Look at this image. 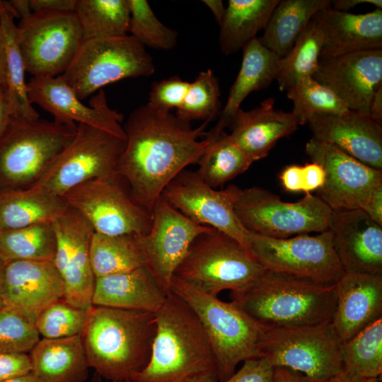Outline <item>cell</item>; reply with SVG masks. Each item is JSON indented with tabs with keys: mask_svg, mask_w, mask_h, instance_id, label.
<instances>
[{
	"mask_svg": "<svg viewBox=\"0 0 382 382\" xmlns=\"http://www.w3.org/2000/svg\"><path fill=\"white\" fill-rule=\"evenodd\" d=\"M369 117L382 124V83L376 88L369 107Z\"/></svg>",
	"mask_w": 382,
	"mask_h": 382,
	"instance_id": "cell-53",
	"label": "cell"
},
{
	"mask_svg": "<svg viewBox=\"0 0 382 382\" xmlns=\"http://www.w3.org/2000/svg\"><path fill=\"white\" fill-rule=\"evenodd\" d=\"M16 14L8 1L0 0V32L4 55V88L12 117L25 120L40 118L30 103L25 80V69L19 45L18 31L14 18Z\"/></svg>",
	"mask_w": 382,
	"mask_h": 382,
	"instance_id": "cell-30",
	"label": "cell"
},
{
	"mask_svg": "<svg viewBox=\"0 0 382 382\" xmlns=\"http://www.w3.org/2000/svg\"><path fill=\"white\" fill-rule=\"evenodd\" d=\"M66 207L62 197L33 187L0 191V231L52 221Z\"/></svg>",
	"mask_w": 382,
	"mask_h": 382,
	"instance_id": "cell-31",
	"label": "cell"
},
{
	"mask_svg": "<svg viewBox=\"0 0 382 382\" xmlns=\"http://www.w3.org/2000/svg\"><path fill=\"white\" fill-rule=\"evenodd\" d=\"M62 198L96 233L144 235L151 229V214L134 201L118 175L88 180L69 190Z\"/></svg>",
	"mask_w": 382,
	"mask_h": 382,
	"instance_id": "cell-14",
	"label": "cell"
},
{
	"mask_svg": "<svg viewBox=\"0 0 382 382\" xmlns=\"http://www.w3.org/2000/svg\"><path fill=\"white\" fill-rule=\"evenodd\" d=\"M230 125L231 138L255 161L266 157L280 139L300 125L291 112L275 109L274 98H269L253 110L240 108Z\"/></svg>",
	"mask_w": 382,
	"mask_h": 382,
	"instance_id": "cell-26",
	"label": "cell"
},
{
	"mask_svg": "<svg viewBox=\"0 0 382 382\" xmlns=\"http://www.w3.org/2000/svg\"><path fill=\"white\" fill-rule=\"evenodd\" d=\"M74 13L83 40L129 33L128 0H76Z\"/></svg>",
	"mask_w": 382,
	"mask_h": 382,
	"instance_id": "cell-37",
	"label": "cell"
},
{
	"mask_svg": "<svg viewBox=\"0 0 382 382\" xmlns=\"http://www.w3.org/2000/svg\"><path fill=\"white\" fill-rule=\"evenodd\" d=\"M343 369L361 378H380L382 374V318L349 340L342 342Z\"/></svg>",
	"mask_w": 382,
	"mask_h": 382,
	"instance_id": "cell-39",
	"label": "cell"
},
{
	"mask_svg": "<svg viewBox=\"0 0 382 382\" xmlns=\"http://www.w3.org/2000/svg\"><path fill=\"white\" fill-rule=\"evenodd\" d=\"M272 382H318L303 374L284 367L274 368Z\"/></svg>",
	"mask_w": 382,
	"mask_h": 382,
	"instance_id": "cell-51",
	"label": "cell"
},
{
	"mask_svg": "<svg viewBox=\"0 0 382 382\" xmlns=\"http://www.w3.org/2000/svg\"><path fill=\"white\" fill-rule=\"evenodd\" d=\"M39 340L34 323L8 307H0L1 352L26 353Z\"/></svg>",
	"mask_w": 382,
	"mask_h": 382,
	"instance_id": "cell-44",
	"label": "cell"
},
{
	"mask_svg": "<svg viewBox=\"0 0 382 382\" xmlns=\"http://www.w3.org/2000/svg\"><path fill=\"white\" fill-rule=\"evenodd\" d=\"M313 137L338 147L360 162L382 170V124L349 110L342 115H318L308 122Z\"/></svg>",
	"mask_w": 382,
	"mask_h": 382,
	"instance_id": "cell-23",
	"label": "cell"
},
{
	"mask_svg": "<svg viewBox=\"0 0 382 382\" xmlns=\"http://www.w3.org/2000/svg\"><path fill=\"white\" fill-rule=\"evenodd\" d=\"M126 382H130V381H126ZM202 382H215V381H202Z\"/></svg>",
	"mask_w": 382,
	"mask_h": 382,
	"instance_id": "cell-63",
	"label": "cell"
},
{
	"mask_svg": "<svg viewBox=\"0 0 382 382\" xmlns=\"http://www.w3.org/2000/svg\"><path fill=\"white\" fill-rule=\"evenodd\" d=\"M155 315L156 331L149 361L129 381H218L212 348L192 308L170 289Z\"/></svg>",
	"mask_w": 382,
	"mask_h": 382,
	"instance_id": "cell-2",
	"label": "cell"
},
{
	"mask_svg": "<svg viewBox=\"0 0 382 382\" xmlns=\"http://www.w3.org/2000/svg\"><path fill=\"white\" fill-rule=\"evenodd\" d=\"M76 0H30L33 12L74 11Z\"/></svg>",
	"mask_w": 382,
	"mask_h": 382,
	"instance_id": "cell-50",
	"label": "cell"
},
{
	"mask_svg": "<svg viewBox=\"0 0 382 382\" xmlns=\"http://www.w3.org/2000/svg\"><path fill=\"white\" fill-rule=\"evenodd\" d=\"M313 78L332 91L349 110L369 116L374 93L382 83V49L320 59Z\"/></svg>",
	"mask_w": 382,
	"mask_h": 382,
	"instance_id": "cell-20",
	"label": "cell"
},
{
	"mask_svg": "<svg viewBox=\"0 0 382 382\" xmlns=\"http://www.w3.org/2000/svg\"><path fill=\"white\" fill-rule=\"evenodd\" d=\"M8 3L20 20L28 18L33 13L30 0H11Z\"/></svg>",
	"mask_w": 382,
	"mask_h": 382,
	"instance_id": "cell-55",
	"label": "cell"
},
{
	"mask_svg": "<svg viewBox=\"0 0 382 382\" xmlns=\"http://www.w3.org/2000/svg\"><path fill=\"white\" fill-rule=\"evenodd\" d=\"M371 4L376 8L382 9L381 0H334L330 1L331 6L335 10L347 12L348 10L355 7L360 4Z\"/></svg>",
	"mask_w": 382,
	"mask_h": 382,
	"instance_id": "cell-54",
	"label": "cell"
},
{
	"mask_svg": "<svg viewBox=\"0 0 382 382\" xmlns=\"http://www.w3.org/2000/svg\"><path fill=\"white\" fill-rule=\"evenodd\" d=\"M234 210L248 231L274 238L325 231L332 212L317 195L287 202L259 187L239 188Z\"/></svg>",
	"mask_w": 382,
	"mask_h": 382,
	"instance_id": "cell-11",
	"label": "cell"
},
{
	"mask_svg": "<svg viewBox=\"0 0 382 382\" xmlns=\"http://www.w3.org/2000/svg\"><path fill=\"white\" fill-rule=\"evenodd\" d=\"M330 4L329 0H282L272 11L264 33L258 37L281 58L292 48L313 16Z\"/></svg>",
	"mask_w": 382,
	"mask_h": 382,
	"instance_id": "cell-32",
	"label": "cell"
},
{
	"mask_svg": "<svg viewBox=\"0 0 382 382\" xmlns=\"http://www.w3.org/2000/svg\"><path fill=\"white\" fill-rule=\"evenodd\" d=\"M56 237L52 221L0 231V258L5 262L16 260L52 262Z\"/></svg>",
	"mask_w": 382,
	"mask_h": 382,
	"instance_id": "cell-38",
	"label": "cell"
},
{
	"mask_svg": "<svg viewBox=\"0 0 382 382\" xmlns=\"http://www.w3.org/2000/svg\"><path fill=\"white\" fill-rule=\"evenodd\" d=\"M238 190L232 185L216 190L205 183L196 171L185 169L166 186L161 196L191 221L213 228L246 248L250 231L243 226L234 210Z\"/></svg>",
	"mask_w": 382,
	"mask_h": 382,
	"instance_id": "cell-15",
	"label": "cell"
},
{
	"mask_svg": "<svg viewBox=\"0 0 382 382\" xmlns=\"http://www.w3.org/2000/svg\"><path fill=\"white\" fill-rule=\"evenodd\" d=\"M335 290L331 323L341 342L382 318V275L345 274Z\"/></svg>",
	"mask_w": 382,
	"mask_h": 382,
	"instance_id": "cell-24",
	"label": "cell"
},
{
	"mask_svg": "<svg viewBox=\"0 0 382 382\" xmlns=\"http://www.w3.org/2000/svg\"><path fill=\"white\" fill-rule=\"evenodd\" d=\"M265 270L241 244L213 229L193 241L173 278L218 296L245 287Z\"/></svg>",
	"mask_w": 382,
	"mask_h": 382,
	"instance_id": "cell-7",
	"label": "cell"
},
{
	"mask_svg": "<svg viewBox=\"0 0 382 382\" xmlns=\"http://www.w3.org/2000/svg\"><path fill=\"white\" fill-rule=\"evenodd\" d=\"M12 119L11 110L4 86L0 84V136Z\"/></svg>",
	"mask_w": 382,
	"mask_h": 382,
	"instance_id": "cell-52",
	"label": "cell"
},
{
	"mask_svg": "<svg viewBox=\"0 0 382 382\" xmlns=\"http://www.w3.org/2000/svg\"><path fill=\"white\" fill-rule=\"evenodd\" d=\"M286 91L293 102L291 112L300 125L307 124L314 115H342L349 111L332 91L313 77L300 81Z\"/></svg>",
	"mask_w": 382,
	"mask_h": 382,
	"instance_id": "cell-40",
	"label": "cell"
},
{
	"mask_svg": "<svg viewBox=\"0 0 382 382\" xmlns=\"http://www.w3.org/2000/svg\"><path fill=\"white\" fill-rule=\"evenodd\" d=\"M361 382H381L380 378H363Z\"/></svg>",
	"mask_w": 382,
	"mask_h": 382,
	"instance_id": "cell-61",
	"label": "cell"
},
{
	"mask_svg": "<svg viewBox=\"0 0 382 382\" xmlns=\"http://www.w3.org/2000/svg\"><path fill=\"white\" fill-rule=\"evenodd\" d=\"M3 382H43L32 371L19 376L12 378Z\"/></svg>",
	"mask_w": 382,
	"mask_h": 382,
	"instance_id": "cell-58",
	"label": "cell"
},
{
	"mask_svg": "<svg viewBox=\"0 0 382 382\" xmlns=\"http://www.w3.org/2000/svg\"><path fill=\"white\" fill-rule=\"evenodd\" d=\"M5 74H4V45L1 34L0 32V84L4 86Z\"/></svg>",
	"mask_w": 382,
	"mask_h": 382,
	"instance_id": "cell-59",
	"label": "cell"
},
{
	"mask_svg": "<svg viewBox=\"0 0 382 382\" xmlns=\"http://www.w3.org/2000/svg\"><path fill=\"white\" fill-rule=\"evenodd\" d=\"M190 86L179 76H172L153 83L147 105L165 112L177 109L183 103Z\"/></svg>",
	"mask_w": 382,
	"mask_h": 382,
	"instance_id": "cell-46",
	"label": "cell"
},
{
	"mask_svg": "<svg viewBox=\"0 0 382 382\" xmlns=\"http://www.w3.org/2000/svg\"><path fill=\"white\" fill-rule=\"evenodd\" d=\"M364 378L343 369L342 371L323 382H361Z\"/></svg>",
	"mask_w": 382,
	"mask_h": 382,
	"instance_id": "cell-57",
	"label": "cell"
},
{
	"mask_svg": "<svg viewBox=\"0 0 382 382\" xmlns=\"http://www.w3.org/2000/svg\"><path fill=\"white\" fill-rule=\"evenodd\" d=\"M279 0H229L219 25L221 52L228 55L243 49L266 27Z\"/></svg>",
	"mask_w": 382,
	"mask_h": 382,
	"instance_id": "cell-33",
	"label": "cell"
},
{
	"mask_svg": "<svg viewBox=\"0 0 382 382\" xmlns=\"http://www.w3.org/2000/svg\"><path fill=\"white\" fill-rule=\"evenodd\" d=\"M52 224L56 237L52 262L63 282V299L75 307L88 311L93 306L96 281L89 254L95 231L81 214L68 205Z\"/></svg>",
	"mask_w": 382,
	"mask_h": 382,
	"instance_id": "cell-16",
	"label": "cell"
},
{
	"mask_svg": "<svg viewBox=\"0 0 382 382\" xmlns=\"http://www.w3.org/2000/svg\"><path fill=\"white\" fill-rule=\"evenodd\" d=\"M125 143V140L107 132L77 124L71 141L30 187L62 197L69 190L88 180L116 176L117 161Z\"/></svg>",
	"mask_w": 382,
	"mask_h": 382,
	"instance_id": "cell-10",
	"label": "cell"
},
{
	"mask_svg": "<svg viewBox=\"0 0 382 382\" xmlns=\"http://www.w3.org/2000/svg\"><path fill=\"white\" fill-rule=\"evenodd\" d=\"M155 72L152 57L130 35L83 40L61 74L80 100L118 81L148 77Z\"/></svg>",
	"mask_w": 382,
	"mask_h": 382,
	"instance_id": "cell-8",
	"label": "cell"
},
{
	"mask_svg": "<svg viewBox=\"0 0 382 382\" xmlns=\"http://www.w3.org/2000/svg\"><path fill=\"white\" fill-rule=\"evenodd\" d=\"M150 231L139 236L146 265L163 288L170 289L173 276L193 241L213 228L195 223L161 196L151 212Z\"/></svg>",
	"mask_w": 382,
	"mask_h": 382,
	"instance_id": "cell-18",
	"label": "cell"
},
{
	"mask_svg": "<svg viewBox=\"0 0 382 382\" xmlns=\"http://www.w3.org/2000/svg\"><path fill=\"white\" fill-rule=\"evenodd\" d=\"M323 40V29L313 16L290 51L280 59L276 78L280 91L313 77L318 68Z\"/></svg>",
	"mask_w": 382,
	"mask_h": 382,
	"instance_id": "cell-36",
	"label": "cell"
},
{
	"mask_svg": "<svg viewBox=\"0 0 382 382\" xmlns=\"http://www.w3.org/2000/svg\"><path fill=\"white\" fill-rule=\"evenodd\" d=\"M202 3L211 11L219 25L221 24L226 11L221 0H203Z\"/></svg>",
	"mask_w": 382,
	"mask_h": 382,
	"instance_id": "cell-56",
	"label": "cell"
},
{
	"mask_svg": "<svg viewBox=\"0 0 382 382\" xmlns=\"http://www.w3.org/2000/svg\"><path fill=\"white\" fill-rule=\"evenodd\" d=\"M32 372L43 382H83L88 363L81 335L40 340L29 354Z\"/></svg>",
	"mask_w": 382,
	"mask_h": 382,
	"instance_id": "cell-29",
	"label": "cell"
},
{
	"mask_svg": "<svg viewBox=\"0 0 382 382\" xmlns=\"http://www.w3.org/2000/svg\"><path fill=\"white\" fill-rule=\"evenodd\" d=\"M62 279L50 261L16 260L5 263L3 306L31 323L50 304L63 299Z\"/></svg>",
	"mask_w": 382,
	"mask_h": 382,
	"instance_id": "cell-22",
	"label": "cell"
},
{
	"mask_svg": "<svg viewBox=\"0 0 382 382\" xmlns=\"http://www.w3.org/2000/svg\"><path fill=\"white\" fill-rule=\"evenodd\" d=\"M169 291L144 266L96 277L92 305L155 313L164 303Z\"/></svg>",
	"mask_w": 382,
	"mask_h": 382,
	"instance_id": "cell-27",
	"label": "cell"
},
{
	"mask_svg": "<svg viewBox=\"0 0 382 382\" xmlns=\"http://www.w3.org/2000/svg\"><path fill=\"white\" fill-rule=\"evenodd\" d=\"M208 124L192 128L175 114L147 104L130 113L122 125L126 140L116 173L137 204L151 214L166 186L197 163L209 143L207 137L201 139Z\"/></svg>",
	"mask_w": 382,
	"mask_h": 382,
	"instance_id": "cell-1",
	"label": "cell"
},
{
	"mask_svg": "<svg viewBox=\"0 0 382 382\" xmlns=\"http://www.w3.org/2000/svg\"><path fill=\"white\" fill-rule=\"evenodd\" d=\"M239 72L231 86L227 101L219 112V118L210 130L224 131L241 108L245 98L253 91L267 88L276 80L281 57L266 48L256 37L243 47Z\"/></svg>",
	"mask_w": 382,
	"mask_h": 382,
	"instance_id": "cell-28",
	"label": "cell"
},
{
	"mask_svg": "<svg viewBox=\"0 0 382 382\" xmlns=\"http://www.w3.org/2000/svg\"><path fill=\"white\" fill-rule=\"evenodd\" d=\"M17 27L25 71L33 76L62 74L83 41L74 11L33 12Z\"/></svg>",
	"mask_w": 382,
	"mask_h": 382,
	"instance_id": "cell-13",
	"label": "cell"
},
{
	"mask_svg": "<svg viewBox=\"0 0 382 382\" xmlns=\"http://www.w3.org/2000/svg\"><path fill=\"white\" fill-rule=\"evenodd\" d=\"M314 18L324 35L320 59L382 49V9L355 14L335 10L330 4Z\"/></svg>",
	"mask_w": 382,
	"mask_h": 382,
	"instance_id": "cell-25",
	"label": "cell"
},
{
	"mask_svg": "<svg viewBox=\"0 0 382 382\" xmlns=\"http://www.w3.org/2000/svg\"><path fill=\"white\" fill-rule=\"evenodd\" d=\"M209 143L196 171L208 185L216 188L244 173L253 160L224 131L216 137L207 134Z\"/></svg>",
	"mask_w": 382,
	"mask_h": 382,
	"instance_id": "cell-35",
	"label": "cell"
},
{
	"mask_svg": "<svg viewBox=\"0 0 382 382\" xmlns=\"http://www.w3.org/2000/svg\"><path fill=\"white\" fill-rule=\"evenodd\" d=\"M129 33L144 47L170 50L177 44L178 32L162 23L146 0H128Z\"/></svg>",
	"mask_w": 382,
	"mask_h": 382,
	"instance_id": "cell-42",
	"label": "cell"
},
{
	"mask_svg": "<svg viewBox=\"0 0 382 382\" xmlns=\"http://www.w3.org/2000/svg\"><path fill=\"white\" fill-rule=\"evenodd\" d=\"M279 179L286 191L309 194L323 185L325 173L320 165L312 162L304 166H286L280 173Z\"/></svg>",
	"mask_w": 382,
	"mask_h": 382,
	"instance_id": "cell-45",
	"label": "cell"
},
{
	"mask_svg": "<svg viewBox=\"0 0 382 382\" xmlns=\"http://www.w3.org/2000/svg\"><path fill=\"white\" fill-rule=\"evenodd\" d=\"M170 290L195 312L212 348L218 381L228 378L238 364L260 357L264 328L232 302H225L173 278Z\"/></svg>",
	"mask_w": 382,
	"mask_h": 382,
	"instance_id": "cell-5",
	"label": "cell"
},
{
	"mask_svg": "<svg viewBox=\"0 0 382 382\" xmlns=\"http://www.w3.org/2000/svg\"><path fill=\"white\" fill-rule=\"evenodd\" d=\"M274 367L263 357L249 359L228 378L216 382H272Z\"/></svg>",
	"mask_w": 382,
	"mask_h": 382,
	"instance_id": "cell-47",
	"label": "cell"
},
{
	"mask_svg": "<svg viewBox=\"0 0 382 382\" xmlns=\"http://www.w3.org/2000/svg\"><path fill=\"white\" fill-rule=\"evenodd\" d=\"M305 151L325 171V183L317 196L332 210L360 209L370 192L382 185V170L360 162L335 145L312 137Z\"/></svg>",
	"mask_w": 382,
	"mask_h": 382,
	"instance_id": "cell-17",
	"label": "cell"
},
{
	"mask_svg": "<svg viewBox=\"0 0 382 382\" xmlns=\"http://www.w3.org/2000/svg\"><path fill=\"white\" fill-rule=\"evenodd\" d=\"M360 209L382 226V185H378L370 192Z\"/></svg>",
	"mask_w": 382,
	"mask_h": 382,
	"instance_id": "cell-49",
	"label": "cell"
},
{
	"mask_svg": "<svg viewBox=\"0 0 382 382\" xmlns=\"http://www.w3.org/2000/svg\"><path fill=\"white\" fill-rule=\"evenodd\" d=\"M328 230L345 274L382 275V226L361 209H334Z\"/></svg>",
	"mask_w": 382,
	"mask_h": 382,
	"instance_id": "cell-21",
	"label": "cell"
},
{
	"mask_svg": "<svg viewBox=\"0 0 382 382\" xmlns=\"http://www.w3.org/2000/svg\"><path fill=\"white\" fill-rule=\"evenodd\" d=\"M5 263L6 262H4L0 258V307L3 306L2 294H3L4 271Z\"/></svg>",
	"mask_w": 382,
	"mask_h": 382,
	"instance_id": "cell-60",
	"label": "cell"
},
{
	"mask_svg": "<svg viewBox=\"0 0 382 382\" xmlns=\"http://www.w3.org/2000/svg\"><path fill=\"white\" fill-rule=\"evenodd\" d=\"M88 311L61 299L47 307L37 317L35 325L43 338L58 339L82 334Z\"/></svg>",
	"mask_w": 382,
	"mask_h": 382,
	"instance_id": "cell-43",
	"label": "cell"
},
{
	"mask_svg": "<svg viewBox=\"0 0 382 382\" xmlns=\"http://www.w3.org/2000/svg\"><path fill=\"white\" fill-rule=\"evenodd\" d=\"M31 371L30 359L26 353L0 352V382Z\"/></svg>",
	"mask_w": 382,
	"mask_h": 382,
	"instance_id": "cell-48",
	"label": "cell"
},
{
	"mask_svg": "<svg viewBox=\"0 0 382 382\" xmlns=\"http://www.w3.org/2000/svg\"><path fill=\"white\" fill-rule=\"evenodd\" d=\"M231 302L264 329L331 323L335 285L266 270L245 287L231 291Z\"/></svg>",
	"mask_w": 382,
	"mask_h": 382,
	"instance_id": "cell-4",
	"label": "cell"
},
{
	"mask_svg": "<svg viewBox=\"0 0 382 382\" xmlns=\"http://www.w3.org/2000/svg\"><path fill=\"white\" fill-rule=\"evenodd\" d=\"M76 129L74 122L12 117L0 136V186L4 187L3 190L32 186L71 141Z\"/></svg>",
	"mask_w": 382,
	"mask_h": 382,
	"instance_id": "cell-6",
	"label": "cell"
},
{
	"mask_svg": "<svg viewBox=\"0 0 382 382\" xmlns=\"http://www.w3.org/2000/svg\"><path fill=\"white\" fill-rule=\"evenodd\" d=\"M342 342L331 323L264 329L260 357L323 382L342 371Z\"/></svg>",
	"mask_w": 382,
	"mask_h": 382,
	"instance_id": "cell-9",
	"label": "cell"
},
{
	"mask_svg": "<svg viewBox=\"0 0 382 382\" xmlns=\"http://www.w3.org/2000/svg\"><path fill=\"white\" fill-rule=\"evenodd\" d=\"M27 92L30 103L52 114L55 120L85 124L126 140L123 115L109 107L103 89L92 97L88 106L62 75L32 76L27 82Z\"/></svg>",
	"mask_w": 382,
	"mask_h": 382,
	"instance_id": "cell-19",
	"label": "cell"
},
{
	"mask_svg": "<svg viewBox=\"0 0 382 382\" xmlns=\"http://www.w3.org/2000/svg\"><path fill=\"white\" fill-rule=\"evenodd\" d=\"M96 382H116V381H108V380H102L101 378H98Z\"/></svg>",
	"mask_w": 382,
	"mask_h": 382,
	"instance_id": "cell-62",
	"label": "cell"
},
{
	"mask_svg": "<svg viewBox=\"0 0 382 382\" xmlns=\"http://www.w3.org/2000/svg\"><path fill=\"white\" fill-rule=\"evenodd\" d=\"M156 331L154 312L92 306L81 334L89 367L105 380L131 381L148 364Z\"/></svg>",
	"mask_w": 382,
	"mask_h": 382,
	"instance_id": "cell-3",
	"label": "cell"
},
{
	"mask_svg": "<svg viewBox=\"0 0 382 382\" xmlns=\"http://www.w3.org/2000/svg\"><path fill=\"white\" fill-rule=\"evenodd\" d=\"M220 87L219 80L211 69L202 71L190 86L175 115L190 123L194 120L209 122L220 112Z\"/></svg>",
	"mask_w": 382,
	"mask_h": 382,
	"instance_id": "cell-41",
	"label": "cell"
},
{
	"mask_svg": "<svg viewBox=\"0 0 382 382\" xmlns=\"http://www.w3.org/2000/svg\"><path fill=\"white\" fill-rule=\"evenodd\" d=\"M266 270L335 285L345 274L327 229L316 236L274 238L250 232L247 247Z\"/></svg>",
	"mask_w": 382,
	"mask_h": 382,
	"instance_id": "cell-12",
	"label": "cell"
},
{
	"mask_svg": "<svg viewBox=\"0 0 382 382\" xmlns=\"http://www.w3.org/2000/svg\"><path fill=\"white\" fill-rule=\"evenodd\" d=\"M139 236H108L94 232L89 254L95 277L129 272L146 266Z\"/></svg>",
	"mask_w": 382,
	"mask_h": 382,
	"instance_id": "cell-34",
	"label": "cell"
}]
</instances>
